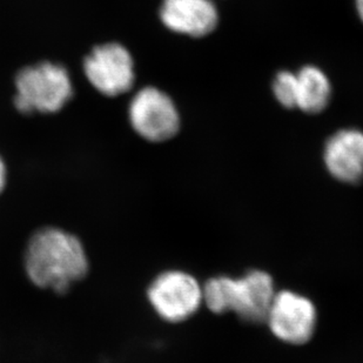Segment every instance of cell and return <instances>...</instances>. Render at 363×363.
<instances>
[{
    "label": "cell",
    "mask_w": 363,
    "mask_h": 363,
    "mask_svg": "<svg viewBox=\"0 0 363 363\" xmlns=\"http://www.w3.org/2000/svg\"><path fill=\"white\" fill-rule=\"evenodd\" d=\"M25 268L35 286L65 294L89 272V260L78 238L48 227L33 234L25 253Z\"/></svg>",
    "instance_id": "6da1fadb"
},
{
    "label": "cell",
    "mask_w": 363,
    "mask_h": 363,
    "mask_svg": "<svg viewBox=\"0 0 363 363\" xmlns=\"http://www.w3.org/2000/svg\"><path fill=\"white\" fill-rule=\"evenodd\" d=\"M202 294L207 308L216 314L234 312L246 323H266L277 293L271 275L253 271L239 279H211Z\"/></svg>",
    "instance_id": "7a4b0ae2"
},
{
    "label": "cell",
    "mask_w": 363,
    "mask_h": 363,
    "mask_svg": "<svg viewBox=\"0 0 363 363\" xmlns=\"http://www.w3.org/2000/svg\"><path fill=\"white\" fill-rule=\"evenodd\" d=\"M16 87L14 104L25 114L55 113L73 96L72 82L65 67L48 62L21 69Z\"/></svg>",
    "instance_id": "3957f363"
},
{
    "label": "cell",
    "mask_w": 363,
    "mask_h": 363,
    "mask_svg": "<svg viewBox=\"0 0 363 363\" xmlns=\"http://www.w3.org/2000/svg\"><path fill=\"white\" fill-rule=\"evenodd\" d=\"M147 295L157 314L172 323L189 319L203 301L199 282L182 271L164 272L157 277L148 287Z\"/></svg>",
    "instance_id": "277c9868"
},
{
    "label": "cell",
    "mask_w": 363,
    "mask_h": 363,
    "mask_svg": "<svg viewBox=\"0 0 363 363\" xmlns=\"http://www.w3.org/2000/svg\"><path fill=\"white\" fill-rule=\"evenodd\" d=\"M128 114L134 130L153 143L171 139L180 128V118L174 104L166 93L155 87H146L135 94Z\"/></svg>",
    "instance_id": "5b68a950"
},
{
    "label": "cell",
    "mask_w": 363,
    "mask_h": 363,
    "mask_svg": "<svg viewBox=\"0 0 363 363\" xmlns=\"http://www.w3.org/2000/svg\"><path fill=\"white\" fill-rule=\"evenodd\" d=\"M86 78L107 96H121L134 84V62L130 52L117 43L96 46L84 62Z\"/></svg>",
    "instance_id": "8992f818"
},
{
    "label": "cell",
    "mask_w": 363,
    "mask_h": 363,
    "mask_svg": "<svg viewBox=\"0 0 363 363\" xmlns=\"http://www.w3.org/2000/svg\"><path fill=\"white\" fill-rule=\"evenodd\" d=\"M268 325L278 339L289 345H303L314 335L318 321L315 306L294 291L275 294L268 312Z\"/></svg>",
    "instance_id": "52a82bcc"
},
{
    "label": "cell",
    "mask_w": 363,
    "mask_h": 363,
    "mask_svg": "<svg viewBox=\"0 0 363 363\" xmlns=\"http://www.w3.org/2000/svg\"><path fill=\"white\" fill-rule=\"evenodd\" d=\"M160 18L172 31L200 38L216 30L219 14L212 0H164Z\"/></svg>",
    "instance_id": "ba28073f"
},
{
    "label": "cell",
    "mask_w": 363,
    "mask_h": 363,
    "mask_svg": "<svg viewBox=\"0 0 363 363\" xmlns=\"http://www.w3.org/2000/svg\"><path fill=\"white\" fill-rule=\"evenodd\" d=\"M325 167L340 182L357 184L363 179V133L342 130L329 138L325 147Z\"/></svg>",
    "instance_id": "9c48e42d"
},
{
    "label": "cell",
    "mask_w": 363,
    "mask_h": 363,
    "mask_svg": "<svg viewBox=\"0 0 363 363\" xmlns=\"http://www.w3.org/2000/svg\"><path fill=\"white\" fill-rule=\"evenodd\" d=\"M332 87L325 73L306 66L296 74V107L306 113L318 114L328 106Z\"/></svg>",
    "instance_id": "30bf717a"
},
{
    "label": "cell",
    "mask_w": 363,
    "mask_h": 363,
    "mask_svg": "<svg viewBox=\"0 0 363 363\" xmlns=\"http://www.w3.org/2000/svg\"><path fill=\"white\" fill-rule=\"evenodd\" d=\"M273 91L282 106L286 108L296 107V74L287 71L278 73L273 84Z\"/></svg>",
    "instance_id": "8fae6325"
},
{
    "label": "cell",
    "mask_w": 363,
    "mask_h": 363,
    "mask_svg": "<svg viewBox=\"0 0 363 363\" xmlns=\"http://www.w3.org/2000/svg\"><path fill=\"white\" fill-rule=\"evenodd\" d=\"M6 166H5L3 160L0 158V193H1L4 187L6 185Z\"/></svg>",
    "instance_id": "7c38bea8"
},
{
    "label": "cell",
    "mask_w": 363,
    "mask_h": 363,
    "mask_svg": "<svg viewBox=\"0 0 363 363\" xmlns=\"http://www.w3.org/2000/svg\"><path fill=\"white\" fill-rule=\"evenodd\" d=\"M357 12L360 16L361 21H363V0H357Z\"/></svg>",
    "instance_id": "4fadbf2b"
}]
</instances>
